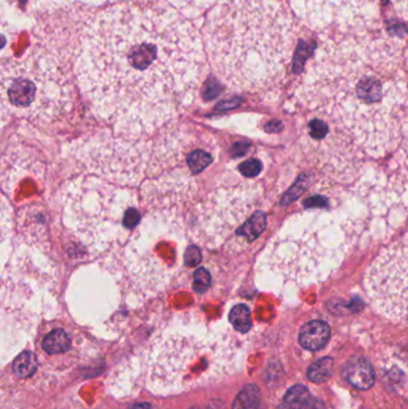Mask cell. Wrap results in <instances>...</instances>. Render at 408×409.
Instances as JSON below:
<instances>
[{
  "instance_id": "1",
  "label": "cell",
  "mask_w": 408,
  "mask_h": 409,
  "mask_svg": "<svg viewBox=\"0 0 408 409\" xmlns=\"http://www.w3.org/2000/svg\"><path fill=\"white\" fill-rule=\"evenodd\" d=\"M198 29L170 6L124 3L89 24L76 62L81 94L116 136L156 132L190 106L204 77Z\"/></svg>"
},
{
  "instance_id": "2",
  "label": "cell",
  "mask_w": 408,
  "mask_h": 409,
  "mask_svg": "<svg viewBox=\"0 0 408 409\" xmlns=\"http://www.w3.org/2000/svg\"><path fill=\"white\" fill-rule=\"evenodd\" d=\"M405 43L377 24L328 32L303 75L299 96L371 153L396 144L406 126Z\"/></svg>"
},
{
  "instance_id": "3",
  "label": "cell",
  "mask_w": 408,
  "mask_h": 409,
  "mask_svg": "<svg viewBox=\"0 0 408 409\" xmlns=\"http://www.w3.org/2000/svg\"><path fill=\"white\" fill-rule=\"evenodd\" d=\"M205 55L229 86L257 91L284 75L296 40L284 0H218L203 30Z\"/></svg>"
},
{
  "instance_id": "4",
  "label": "cell",
  "mask_w": 408,
  "mask_h": 409,
  "mask_svg": "<svg viewBox=\"0 0 408 409\" xmlns=\"http://www.w3.org/2000/svg\"><path fill=\"white\" fill-rule=\"evenodd\" d=\"M73 104L71 75L41 52L0 58V109L46 125L66 115Z\"/></svg>"
},
{
  "instance_id": "5",
  "label": "cell",
  "mask_w": 408,
  "mask_h": 409,
  "mask_svg": "<svg viewBox=\"0 0 408 409\" xmlns=\"http://www.w3.org/2000/svg\"><path fill=\"white\" fill-rule=\"evenodd\" d=\"M368 295L382 315L404 321L407 310V243H392L381 251L366 274Z\"/></svg>"
},
{
  "instance_id": "6",
  "label": "cell",
  "mask_w": 408,
  "mask_h": 409,
  "mask_svg": "<svg viewBox=\"0 0 408 409\" xmlns=\"http://www.w3.org/2000/svg\"><path fill=\"white\" fill-rule=\"evenodd\" d=\"M290 8L310 28L346 30L376 24L377 0H289Z\"/></svg>"
},
{
  "instance_id": "7",
  "label": "cell",
  "mask_w": 408,
  "mask_h": 409,
  "mask_svg": "<svg viewBox=\"0 0 408 409\" xmlns=\"http://www.w3.org/2000/svg\"><path fill=\"white\" fill-rule=\"evenodd\" d=\"M18 229L24 237L34 243L47 240V224L42 207H28L18 213Z\"/></svg>"
},
{
  "instance_id": "8",
  "label": "cell",
  "mask_w": 408,
  "mask_h": 409,
  "mask_svg": "<svg viewBox=\"0 0 408 409\" xmlns=\"http://www.w3.org/2000/svg\"><path fill=\"white\" fill-rule=\"evenodd\" d=\"M346 381L359 391H368L375 383V371L370 362L364 357L352 358L342 367Z\"/></svg>"
},
{
  "instance_id": "9",
  "label": "cell",
  "mask_w": 408,
  "mask_h": 409,
  "mask_svg": "<svg viewBox=\"0 0 408 409\" xmlns=\"http://www.w3.org/2000/svg\"><path fill=\"white\" fill-rule=\"evenodd\" d=\"M331 338V328L323 321H310L299 332L298 341L308 351H318L326 346Z\"/></svg>"
},
{
  "instance_id": "10",
  "label": "cell",
  "mask_w": 408,
  "mask_h": 409,
  "mask_svg": "<svg viewBox=\"0 0 408 409\" xmlns=\"http://www.w3.org/2000/svg\"><path fill=\"white\" fill-rule=\"evenodd\" d=\"M41 347L49 356L67 353L72 347L71 334L64 328H53L44 335Z\"/></svg>"
},
{
  "instance_id": "11",
  "label": "cell",
  "mask_w": 408,
  "mask_h": 409,
  "mask_svg": "<svg viewBox=\"0 0 408 409\" xmlns=\"http://www.w3.org/2000/svg\"><path fill=\"white\" fill-rule=\"evenodd\" d=\"M262 404V391L255 384H248L238 393L233 409H257Z\"/></svg>"
},
{
  "instance_id": "12",
  "label": "cell",
  "mask_w": 408,
  "mask_h": 409,
  "mask_svg": "<svg viewBox=\"0 0 408 409\" xmlns=\"http://www.w3.org/2000/svg\"><path fill=\"white\" fill-rule=\"evenodd\" d=\"M38 357L28 351L21 353L18 357L14 359V365H12L16 376L19 378H29L33 376L34 373L38 371Z\"/></svg>"
},
{
  "instance_id": "13",
  "label": "cell",
  "mask_w": 408,
  "mask_h": 409,
  "mask_svg": "<svg viewBox=\"0 0 408 409\" xmlns=\"http://www.w3.org/2000/svg\"><path fill=\"white\" fill-rule=\"evenodd\" d=\"M311 396L309 394L307 386H294L290 388L284 397V404L288 409H307L310 405Z\"/></svg>"
},
{
  "instance_id": "14",
  "label": "cell",
  "mask_w": 408,
  "mask_h": 409,
  "mask_svg": "<svg viewBox=\"0 0 408 409\" xmlns=\"http://www.w3.org/2000/svg\"><path fill=\"white\" fill-rule=\"evenodd\" d=\"M266 227V216L262 212L254 213L247 223L238 230V235L244 237L248 242H253L257 240L259 236L262 235V231Z\"/></svg>"
},
{
  "instance_id": "15",
  "label": "cell",
  "mask_w": 408,
  "mask_h": 409,
  "mask_svg": "<svg viewBox=\"0 0 408 409\" xmlns=\"http://www.w3.org/2000/svg\"><path fill=\"white\" fill-rule=\"evenodd\" d=\"M229 321L233 328L240 333H248L252 328V316L251 310L244 304L233 306V310L229 314Z\"/></svg>"
},
{
  "instance_id": "16",
  "label": "cell",
  "mask_w": 408,
  "mask_h": 409,
  "mask_svg": "<svg viewBox=\"0 0 408 409\" xmlns=\"http://www.w3.org/2000/svg\"><path fill=\"white\" fill-rule=\"evenodd\" d=\"M332 358L326 357L313 362L308 370V378L314 383H322L331 378L333 372Z\"/></svg>"
},
{
  "instance_id": "17",
  "label": "cell",
  "mask_w": 408,
  "mask_h": 409,
  "mask_svg": "<svg viewBox=\"0 0 408 409\" xmlns=\"http://www.w3.org/2000/svg\"><path fill=\"white\" fill-rule=\"evenodd\" d=\"M11 221H12V207L0 190V242L4 240L9 234Z\"/></svg>"
},
{
  "instance_id": "18",
  "label": "cell",
  "mask_w": 408,
  "mask_h": 409,
  "mask_svg": "<svg viewBox=\"0 0 408 409\" xmlns=\"http://www.w3.org/2000/svg\"><path fill=\"white\" fill-rule=\"evenodd\" d=\"M214 162L212 155L205 150H195L188 156L187 163L193 173H201Z\"/></svg>"
},
{
  "instance_id": "19",
  "label": "cell",
  "mask_w": 408,
  "mask_h": 409,
  "mask_svg": "<svg viewBox=\"0 0 408 409\" xmlns=\"http://www.w3.org/2000/svg\"><path fill=\"white\" fill-rule=\"evenodd\" d=\"M329 129H328L327 123H324L322 119H313L309 123V136L315 140H321L323 138H326Z\"/></svg>"
},
{
  "instance_id": "20",
  "label": "cell",
  "mask_w": 408,
  "mask_h": 409,
  "mask_svg": "<svg viewBox=\"0 0 408 409\" xmlns=\"http://www.w3.org/2000/svg\"><path fill=\"white\" fill-rule=\"evenodd\" d=\"M209 282H211V277L206 269H199L195 271L194 280H193V288L195 292L203 293L206 291L209 288Z\"/></svg>"
},
{
  "instance_id": "21",
  "label": "cell",
  "mask_w": 408,
  "mask_h": 409,
  "mask_svg": "<svg viewBox=\"0 0 408 409\" xmlns=\"http://www.w3.org/2000/svg\"><path fill=\"white\" fill-rule=\"evenodd\" d=\"M262 171V162L259 160H255V158L246 160L244 163L240 165V173L243 176H246V177H254V176H257V175L260 174Z\"/></svg>"
},
{
  "instance_id": "22",
  "label": "cell",
  "mask_w": 408,
  "mask_h": 409,
  "mask_svg": "<svg viewBox=\"0 0 408 409\" xmlns=\"http://www.w3.org/2000/svg\"><path fill=\"white\" fill-rule=\"evenodd\" d=\"M201 259H203V256H201L199 248L195 245H190L185 254L186 264L188 267H195L201 262Z\"/></svg>"
},
{
  "instance_id": "23",
  "label": "cell",
  "mask_w": 408,
  "mask_h": 409,
  "mask_svg": "<svg viewBox=\"0 0 408 409\" xmlns=\"http://www.w3.org/2000/svg\"><path fill=\"white\" fill-rule=\"evenodd\" d=\"M129 409H152V407L149 404H137V405L132 406Z\"/></svg>"
},
{
  "instance_id": "24",
  "label": "cell",
  "mask_w": 408,
  "mask_h": 409,
  "mask_svg": "<svg viewBox=\"0 0 408 409\" xmlns=\"http://www.w3.org/2000/svg\"><path fill=\"white\" fill-rule=\"evenodd\" d=\"M190 409H200L199 407H193V408H190Z\"/></svg>"
}]
</instances>
